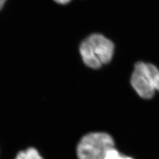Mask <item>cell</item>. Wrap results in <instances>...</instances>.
I'll return each mask as SVG.
<instances>
[{
  "mask_svg": "<svg viewBox=\"0 0 159 159\" xmlns=\"http://www.w3.org/2000/svg\"><path fill=\"white\" fill-rule=\"evenodd\" d=\"M53 1L57 3V4L62 5V6H64V5H67L72 0H53Z\"/></svg>",
  "mask_w": 159,
  "mask_h": 159,
  "instance_id": "cell-6",
  "label": "cell"
},
{
  "mask_svg": "<svg viewBox=\"0 0 159 159\" xmlns=\"http://www.w3.org/2000/svg\"><path fill=\"white\" fill-rule=\"evenodd\" d=\"M115 147L113 137L106 132H90L84 135L77 144L78 159H103L109 148Z\"/></svg>",
  "mask_w": 159,
  "mask_h": 159,
  "instance_id": "cell-2",
  "label": "cell"
},
{
  "mask_svg": "<svg viewBox=\"0 0 159 159\" xmlns=\"http://www.w3.org/2000/svg\"><path fill=\"white\" fill-rule=\"evenodd\" d=\"M120 159H135V158L131 157L125 155H123V154H122V155H121Z\"/></svg>",
  "mask_w": 159,
  "mask_h": 159,
  "instance_id": "cell-7",
  "label": "cell"
},
{
  "mask_svg": "<svg viewBox=\"0 0 159 159\" xmlns=\"http://www.w3.org/2000/svg\"><path fill=\"white\" fill-rule=\"evenodd\" d=\"M121 155L122 154L114 147L107 151L103 159H120Z\"/></svg>",
  "mask_w": 159,
  "mask_h": 159,
  "instance_id": "cell-5",
  "label": "cell"
},
{
  "mask_svg": "<svg viewBox=\"0 0 159 159\" xmlns=\"http://www.w3.org/2000/svg\"><path fill=\"white\" fill-rule=\"evenodd\" d=\"M6 2V0H0V9H1L3 7Z\"/></svg>",
  "mask_w": 159,
  "mask_h": 159,
  "instance_id": "cell-8",
  "label": "cell"
},
{
  "mask_svg": "<svg viewBox=\"0 0 159 159\" xmlns=\"http://www.w3.org/2000/svg\"><path fill=\"white\" fill-rule=\"evenodd\" d=\"M157 68L153 64L143 61L137 62L134 66L130 83L142 99H150L155 96V72Z\"/></svg>",
  "mask_w": 159,
  "mask_h": 159,
  "instance_id": "cell-3",
  "label": "cell"
},
{
  "mask_svg": "<svg viewBox=\"0 0 159 159\" xmlns=\"http://www.w3.org/2000/svg\"><path fill=\"white\" fill-rule=\"evenodd\" d=\"M15 159H44L37 148L29 147L19 152Z\"/></svg>",
  "mask_w": 159,
  "mask_h": 159,
  "instance_id": "cell-4",
  "label": "cell"
},
{
  "mask_svg": "<svg viewBox=\"0 0 159 159\" xmlns=\"http://www.w3.org/2000/svg\"><path fill=\"white\" fill-rule=\"evenodd\" d=\"M79 52L86 66L98 70L111 61L115 53V44L102 34L92 33L82 41Z\"/></svg>",
  "mask_w": 159,
  "mask_h": 159,
  "instance_id": "cell-1",
  "label": "cell"
}]
</instances>
